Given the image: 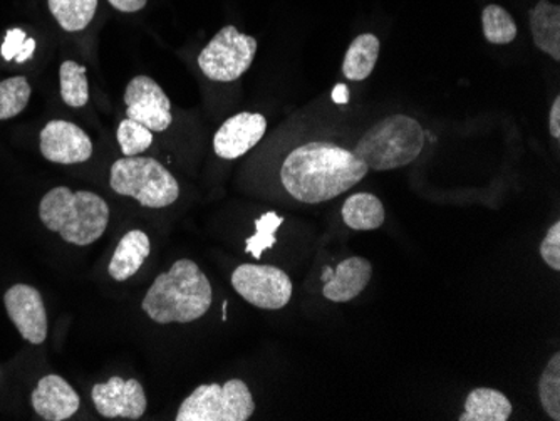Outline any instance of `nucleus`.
Segmentation results:
<instances>
[{"instance_id":"f03ea898","label":"nucleus","mask_w":560,"mask_h":421,"mask_svg":"<svg viewBox=\"0 0 560 421\" xmlns=\"http://www.w3.org/2000/svg\"><path fill=\"white\" fill-rule=\"evenodd\" d=\"M212 301V284L203 270L194 260L180 259L155 279L141 307L159 325H188L206 316Z\"/></svg>"},{"instance_id":"412c9836","label":"nucleus","mask_w":560,"mask_h":421,"mask_svg":"<svg viewBox=\"0 0 560 421\" xmlns=\"http://www.w3.org/2000/svg\"><path fill=\"white\" fill-rule=\"evenodd\" d=\"M47 4L66 33L86 30L97 11V0H47Z\"/></svg>"},{"instance_id":"2eb2a0df","label":"nucleus","mask_w":560,"mask_h":421,"mask_svg":"<svg viewBox=\"0 0 560 421\" xmlns=\"http://www.w3.org/2000/svg\"><path fill=\"white\" fill-rule=\"evenodd\" d=\"M34 410L43 420L62 421L80 410V396L65 378L47 375L39 379L31 396Z\"/></svg>"},{"instance_id":"6ab92c4d","label":"nucleus","mask_w":560,"mask_h":421,"mask_svg":"<svg viewBox=\"0 0 560 421\" xmlns=\"http://www.w3.org/2000/svg\"><path fill=\"white\" fill-rule=\"evenodd\" d=\"M342 220L352 231H376L385 224L386 210L376 195L360 191L342 206Z\"/></svg>"},{"instance_id":"4be33fe9","label":"nucleus","mask_w":560,"mask_h":421,"mask_svg":"<svg viewBox=\"0 0 560 421\" xmlns=\"http://www.w3.org/2000/svg\"><path fill=\"white\" fill-rule=\"evenodd\" d=\"M61 80V97L71 108H83L90 102V83L86 68L74 61H65L59 69Z\"/></svg>"},{"instance_id":"aec40b11","label":"nucleus","mask_w":560,"mask_h":421,"mask_svg":"<svg viewBox=\"0 0 560 421\" xmlns=\"http://www.w3.org/2000/svg\"><path fill=\"white\" fill-rule=\"evenodd\" d=\"M380 39L374 34L364 33L352 40L342 61V74L352 83H361L371 77L380 56Z\"/></svg>"},{"instance_id":"ddd939ff","label":"nucleus","mask_w":560,"mask_h":421,"mask_svg":"<svg viewBox=\"0 0 560 421\" xmlns=\"http://www.w3.org/2000/svg\"><path fill=\"white\" fill-rule=\"evenodd\" d=\"M266 131V116L260 113H238L226 119L213 137L215 155L223 160L241 159L262 140Z\"/></svg>"},{"instance_id":"9b49d317","label":"nucleus","mask_w":560,"mask_h":421,"mask_svg":"<svg viewBox=\"0 0 560 421\" xmlns=\"http://www.w3.org/2000/svg\"><path fill=\"white\" fill-rule=\"evenodd\" d=\"M97 413L105 418L140 420L147 411V395L138 379H122L113 376L108 383L93 386L91 391Z\"/></svg>"},{"instance_id":"1a4fd4ad","label":"nucleus","mask_w":560,"mask_h":421,"mask_svg":"<svg viewBox=\"0 0 560 421\" xmlns=\"http://www.w3.org/2000/svg\"><path fill=\"white\" fill-rule=\"evenodd\" d=\"M126 118L141 122L150 131L168 130L173 122L172 103L155 80L137 77L125 91Z\"/></svg>"},{"instance_id":"39448f33","label":"nucleus","mask_w":560,"mask_h":421,"mask_svg":"<svg viewBox=\"0 0 560 421\" xmlns=\"http://www.w3.org/2000/svg\"><path fill=\"white\" fill-rule=\"evenodd\" d=\"M109 185L116 194L135 198L148 209H165L180 197V185L172 173L155 159L143 156H125L113 163Z\"/></svg>"},{"instance_id":"4468645a","label":"nucleus","mask_w":560,"mask_h":421,"mask_svg":"<svg viewBox=\"0 0 560 421\" xmlns=\"http://www.w3.org/2000/svg\"><path fill=\"white\" fill-rule=\"evenodd\" d=\"M373 266L364 257H349L339 262L336 270H324L323 294L332 303H349L355 300L370 284Z\"/></svg>"},{"instance_id":"f8f14e48","label":"nucleus","mask_w":560,"mask_h":421,"mask_svg":"<svg viewBox=\"0 0 560 421\" xmlns=\"http://www.w3.org/2000/svg\"><path fill=\"white\" fill-rule=\"evenodd\" d=\"M5 309L18 331L31 344H43L47 338V314L40 292L33 285L15 284L5 292Z\"/></svg>"},{"instance_id":"a211bd4d","label":"nucleus","mask_w":560,"mask_h":421,"mask_svg":"<svg viewBox=\"0 0 560 421\" xmlns=\"http://www.w3.org/2000/svg\"><path fill=\"white\" fill-rule=\"evenodd\" d=\"M511 400L499 389L477 388L465 400L460 421H506L512 417Z\"/></svg>"},{"instance_id":"f3484780","label":"nucleus","mask_w":560,"mask_h":421,"mask_svg":"<svg viewBox=\"0 0 560 421\" xmlns=\"http://www.w3.org/2000/svg\"><path fill=\"white\" fill-rule=\"evenodd\" d=\"M150 253V238H148L144 232H128L119 241L118 247H116L115 254H113V259L108 267L109 276L118 282L128 281L141 269Z\"/></svg>"},{"instance_id":"9d476101","label":"nucleus","mask_w":560,"mask_h":421,"mask_svg":"<svg viewBox=\"0 0 560 421\" xmlns=\"http://www.w3.org/2000/svg\"><path fill=\"white\" fill-rule=\"evenodd\" d=\"M39 144L44 159L59 165L84 163L93 156V141L86 131L62 119L47 122L40 131Z\"/></svg>"},{"instance_id":"20e7f679","label":"nucleus","mask_w":560,"mask_h":421,"mask_svg":"<svg viewBox=\"0 0 560 421\" xmlns=\"http://www.w3.org/2000/svg\"><path fill=\"white\" fill-rule=\"evenodd\" d=\"M424 147V131L420 122L406 115L380 119L360 138L352 152L368 168L389 172L410 165Z\"/></svg>"},{"instance_id":"a878e982","label":"nucleus","mask_w":560,"mask_h":421,"mask_svg":"<svg viewBox=\"0 0 560 421\" xmlns=\"http://www.w3.org/2000/svg\"><path fill=\"white\" fill-rule=\"evenodd\" d=\"M282 222L284 217H279L276 212L264 213L256 220V234L245 241V253L256 260L262 259L264 250L272 249L276 245V232Z\"/></svg>"},{"instance_id":"cd10ccee","label":"nucleus","mask_w":560,"mask_h":421,"mask_svg":"<svg viewBox=\"0 0 560 421\" xmlns=\"http://www.w3.org/2000/svg\"><path fill=\"white\" fill-rule=\"evenodd\" d=\"M540 257L553 270H560V222H556L540 244Z\"/></svg>"},{"instance_id":"393cba45","label":"nucleus","mask_w":560,"mask_h":421,"mask_svg":"<svg viewBox=\"0 0 560 421\" xmlns=\"http://www.w3.org/2000/svg\"><path fill=\"white\" fill-rule=\"evenodd\" d=\"M539 398L547 417L560 421V353L550 358L540 375Z\"/></svg>"},{"instance_id":"b1692460","label":"nucleus","mask_w":560,"mask_h":421,"mask_svg":"<svg viewBox=\"0 0 560 421\" xmlns=\"http://www.w3.org/2000/svg\"><path fill=\"white\" fill-rule=\"evenodd\" d=\"M30 100L31 84L27 78L14 77L0 81V121L21 115Z\"/></svg>"},{"instance_id":"5701e85b","label":"nucleus","mask_w":560,"mask_h":421,"mask_svg":"<svg viewBox=\"0 0 560 421\" xmlns=\"http://www.w3.org/2000/svg\"><path fill=\"white\" fill-rule=\"evenodd\" d=\"M481 27L487 43L503 46L514 43L517 37V24L511 12L505 11L502 5L490 4L481 12Z\"/></svg>"},{"instance_id":"7c9ffc66","label":"nucleus","mask_w":560,"mask_h":421,"mask_svg":"<svg viewBox=\"0 0 560 421\" xmlns=\"http://www.w3.org/2000/svg\"><path fill=\"white\" fill-rule=\"evenodd\" d=\"M108 2L118 11L131 14V12L141 11L147 5L148 0H108Z\"/></svg>"},{"instance_id":"7ed1b4c3","label":"nucleus","mask_w":560,"mask_h":421,"mask_svg":"<svg viewBox=\"0 0 560 421\" xmlns=\"http://www.w3.org/2000/svg\"><path fill=\"white\" fill-rule=\"evenodd\" d=\"M40 222L68 244L90 245L108 229V203L93 191L56 187L39 203Z\"/></svg>"},{"instance_id":"bb28decb","label":"nucleus","mask_w":560,"mask_h":421,"mask_svg":"<svg viewBox=\"0 0 560 421\" xmlns=\"http://www.w3.org/2000/svg\"><path fill=\"white\" fill-rule=\"evenodd\" d=\"M116 137H118V143L125 156H138L153 143V131L130 118L119 122Z\"/></svg>"},{"instance_id":"0eeeda50","label":"nucleus","mask_w":560,"mask_h":421,"mask_svg":"<svg viewBox=\"0 0 560 421\" xmlns=\"http://www.w3.org/2000/svg\"><path fill=\"white\" fill-rule=\"evenodd\" d=\"M256 52V37L242 34L235 26H225L201 49L198 68L209 80L232 83L250 69Z\"/></svg>"},{"instance_id":"423d86ee","label":"nucleus","mask_w":560,"mask_h":421,"mask_svg":"<svg viewBox=\"0 0 560 421\" xmlns=\"http://www.w3.org/2000/svg\"><path fill=\"white\" fill-rule=\"evenodd\" d=\"M256 411V401L242 379L225 385H201L185 398L176 421H247Z\"/></svg>"},{"instance_id":"dca6fc26","label":"nucleus","mask_w":560,"mask_h":421,"mask_svg":"<svg viewBox=\"0 0 560 421\" xmlns=\"http://www.w3.org/2000/svg\"><path fill=\"white\" fill-rule=\"evenodd\" d=\"M532 39L544 55L553 61H560V5L549 0H540L536 8L528 12Z\"/></svg>"},{"instance_id":"6e6552de","label":"nucleus","mask_w":560,"mask_h":421,"mask_svg":"<svg viewBox=\"0 0 560 421\" xmlns=\"http://www.w3.org/2000/svg\"><path fill=\"white\" fill-rule=\"evenodd\" d=\"M232 285L252 306L266 311H279L292 300L291 278L284 270L259 264H242L232 274Z\"/></svg>"},{"instance_id":"2f4dec72","label":"nucleus","mask_w":560,"mask_h":421,"mask_svg":"<svg viewBox=\"0 0 560 421\" xmlns=\"http://www.w3.org/2000/svg\"><path fill=\"white\" fill-rule=\"evenodd\" d=\"M34 51H36V40L25 39L24 46H22L21 52L15 56L14 61L19 62V65H22V62L33 58Z\"/></svg>"},{"instance_id":"c756f323","label":"nucleus","mask_w":560,"mask_h":421,"mask_svg":"<svg viewBox=\"0 0 560 421\" xmlns=\"http://www.w3.org/2000/svg\"><path fill=\"white\" fill-rule=\"evenodd\" d=\"M549 131H550V137H553V138H556V140H559V138H560V97L559 96H557L556 100H553L552 108H550Z\"/></svg>"},{"instance_id":"f257e3e1","label":"nucleus","mask_w":560,"mask_h":421,"mask_svg":"<svg viewBox=\"0 0 560 421\" xmlns=\"http://www.w3.org/2000/svg\"><path fill=\"white\" fill-rule=\"evenodd\" d=\"M368 172L366 163L352 150L330 141H310L285 156L280 182L295 200L316 206L351 190Z\"/></svg>"},{"instance_id":"c85d7f7f","label":"nucleus","mask_w":560,"mask_h":421,"mask_svg":"<svg viewBox=\"0 0 560 421\" xmlns=\"http://www.w3.org/2000/svg\"><path fill=\"white\" fill-rule=\"evenodd\" d=\"M25 39H27V36L21 30H11L5 34L4 44H2V56H4L5 61L15 59V56L21 52Z\"/></svg>"}]
</instances>
